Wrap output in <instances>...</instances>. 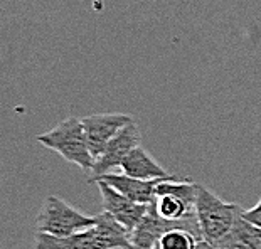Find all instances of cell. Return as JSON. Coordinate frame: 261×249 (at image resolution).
<instances>
[{
    "label": "cell",
    "instance_id": "3957f363",
    "mask_svg": "<svg viewBox=\"0 0 261 249\" xmlns=\"http://www.w3.org/2000/svg\"><path fill=\"white\" fill-rule=\"evenodd\" d=\"M196 182L172 177L160 180L155 187L152 206L162 219L167 220H194L196 206Z\"/></svg>",
    "mask_w": 261,
    "mask_h": 249
},
{
    "label": "cell",
    "instance_id": "277c9868",
    "mask_svg": "<svg viewBox=\"0 0 261 249\" xmlns=\"http://www.w3.org/2000/svg\"><path fill=\"white\" fill-rule=\"evenodd\" d=\"M94 226V215H86L56 196H47L37 215V231L58 237L85 232Z\"/></svg>",
    "mask_w": 261,
    "mask_h": 249
},
{
    "label": "cell",
    "instance_id": "8992f818",
    "mask_svg": "<svg viewBox=\"0 0 261 249\" xmlns=\"http://www.w3.org/2000/svg\"><path fill=\"white\" fill-rule=\"evenodd\" d=\"M174 228H187L199 234L197 223L194 220H167L155 212L152 204H148V211L138 226L130 232V247L132 249H155L159 239L165 232ZM201 236V234H199Z\"/></svg>",
    "mask_w": 261,
    "mask_h": 249
},
{
    "label": "cell",
    "instance_id": "2e32d148",
    "mask_svg": "<svg viewBox=\"0 0 261 249\" xmlns=\"http://www.w3.org/2000/svg\"><path fill=\"white\" fill-rule=\"evenodd\" d=\"M197 249H216V247H213L211 244H207V242H204L202 239L199 241V246H197Z\"/></svg>",
    "mask_w": 261,
    "mask_h": 249
},
{
    "label": "cell",
    "instance_id": "9c48e42d",
    "mask_svg": "<svg viewBox=\"0 0 261 249\" xmlns=\"http://www.w3.org/2000/svg\"><path fill=\"white\" fill-rule=\"evenodd\" d=\"M160 180L164 179H157V180H140V179H132V177L125 175V174H103L99 177H94L90 179V184L94 182H103L110 187H113L116 192H120L121 196H125L130 201L137 202V204H152L155 199V187ZM167 180V179H165Z\"/></svg>",
    "mask_w": 261,
    "mask_h": 249
},
{
    "label": "cell",
    "instance_id": "e0dca14e",
    "mask_svg": "<svg viewBox=\"0 0 261 249\" xmlns=\"http://www.w3.org/2000/svg\"><path fill=\"white\" fill-rule=\"evenodd\" d=\"M112 249H132L130 246H120V247H112Z\"/></svg>",
    "mask_w": 261,
    "mask_h": 249
},
{
    "label": "cell",
    "instance_id": "7c38bea8",
    "mask_svg": "<svg viewBox=\"0 0 261 249\" xmlns=\"http://www.w3.org/2000/svg\"><path fill=\"white\" fill-rule=\"evenodd\" d=\"M216 249H261V229L241 215Z\"/></svg>",
    "mask_w": 261,
    "mask_h": 249
},
{
    "label": "cell",
    "instance_id": "52a82bcc",
    "mask_svg": "<svg viewBox=\"0 0 261 249\" xmlns=\"http://www.w3.org/2000/svg\"><path fill=\"white\" fill-rule=\"evenodd\" d=\"M140 142H142L140 128H138V125L135 121H132V123H128L125 128H121L118 133H116V136L108 143V147L105 148L101 157L94 162L90 179L108 174V172H112L113 169L120 167L126 155L135 147L140 145Z\"/></svg>",
    "mask_w": 261,
    "mask_h": 249
},
{
    "label": "cell",
    "instance_id": "7a4b0ae2",
    "mask_svg": "<svg viewBox=\"0 0 261 249\" xmlns=\"http://www.w3.org/2000/svg\"><path fill=\"white\" fill-rule=\"evenodd\" d=\"M37 142L42 147L61 155L66 162L74 163L83 170H90L94 165V158L88 147L85 126L80 118L69 116L54 126L53 130L39 135Z\"/></svg>",
    "mask_w": 261,
    "mask_h": 249
},
{
    "label": "cell",
    "instance_id": "ba28073f",
    "mask_svg": "<svg viewBox=\"0 0 261 249\" xmlns=\"http://www.w3.org/2000/svg\"><path fill=\"white\" fill-rule=\"evenodd\" d=\"M101 193L103 207L112 217H115L123 228L132 232L137 228L138 223L143 219V215L148 211V204H137L116 192L113 187H110L103 182H94Z\"/></svg>",
    "mask_w": 261,
    "mask_h": 249
},
{
    "label": "cell",
    "instance_id": "4fadbf2b",
    "mask_svg": "<svg viewBox=\"0 0 261 249\" xmlns=\"http://www.w3.org/2000/svg\"><path fill=\"white\" fill-rule=\"evenodd\" d=\"M36 249H93L88 231L73 236L58 237L44 232H36Z\"/></svg>",
    "mask_w": 261,
    "mask_h": 249
},
{
    "label": "cell",
    "instance_id": "30bf717a",
    "mask_svg": "<svg viewBox=\"0 0 261 249\" xmlns=\"http://www.w3.org/2000/svg\"><path fill=\"white\" fill-rule=\"evenodd\" d=\"M93 249H112L130 246V232L107 211L94 215V226L88 229Z\"/></svg>",
    "mask_w": 261,
    "mask_h": 249
},
{
    "label": "cell",
    "instance_id": "5b68a950",
    "mask_svg": "<svg viewBox=\"0 0 261 249\" xmlns=\"http://www.w3.org/2000/svg\"><path fill=\"white\" fill-rule=\"evenodd\" d=\"M83 126L88 140V147L94 162L101 157L108 143L116 136V133L132 123L133 118L125 113H96L83 118Z\"/></svg>",
    "mask_w": 261,
    "mask_h": 249
},
{
    "label": "cell",
    "instance_id": "5bb4252c",
    "mask_svg": "<svg viewBox=\"0 0 261 249\" xmlns=\"http://www.w3.org/2000/svg\"><path fill=\"white\" fill-rule=\"evenodd\" d=\"M201 236L187 228H174L160 237L155 249H197Z\"/></svg>",
    "mask_w": 261,
    "mask_h": 249
},
{
    "label": "cell",
    "instance_id": "9a60e30c",
    "mask_svg": "<svg viewBox=\"0 0 261 249\" xmlns=\"http://www.w3.org/2000/svg\"><path fill=\"white\" fill-rule=\"evenodd\" d=\"M243 217L248 220V223H251L253 226H256V228L261 229V209H249V211H243Z\"/></svg>",
    "mask_w": 261,
    "mask_h": 249
},
{
    "label": "cell",
    "instance_id": "ac0fdd59",
    "mask_svg": "<svg viewBox=\"0 0 261 249\" xmlns=\"http://www.w3.org/2000/svg\"><path fill=\"white\" fill-rule=\"evenodd\" d=\"M254 207H256V209H261V201H259V202H258V204H256V206H254Z\"/></svg>",
    "mask_w": 261,
    "mask_h": 249
},
{
    "label": "cell",
    "instance_id": "6da1fadb",
    "mask_svg": "<svg viewBox=\"0 0 261 249\" xmlns=\"http://www.w3.org/2000/svg\"><path fill=\"white\" fill-rule=\"evenodd\" d=\"M196 206H194V214H196V223L201 239L207 242L213 247L229 234L234 228L236 220L243 215L244 209L240 204L224 202L223 199L207 189L202 184H196Z\"/></svg>",
    "mask_w": 261,
    "mask_h": 249
},
{
    "label": "cell",
    "instance_id": "8fae6325",
    "mask_svg": "<svg viewBox=\"0 0 261 249\" xmlns=\"http://www.w3.org/2000/svg\"><path fill=\"white\" fill-rule=\"evenodd\" d=\"M121 172L132 179L140 180H157V179H172L170 175L152 155H150L142 145L135 147L133 150L126 155L125 160L120 165Z\"/></svg>",
    "mask_w": 261,
    "mask_h": 249
}]
</instances>
